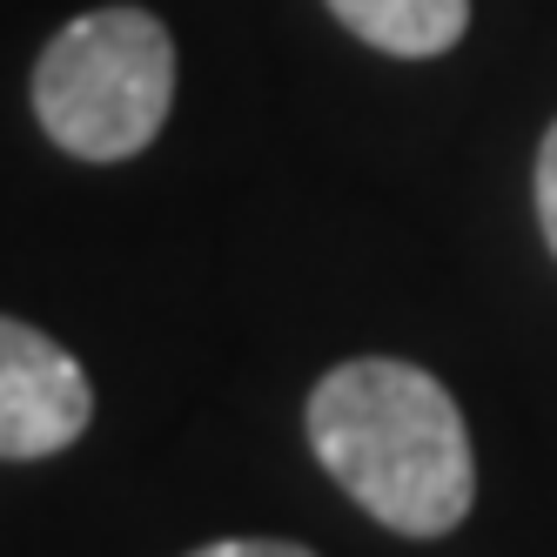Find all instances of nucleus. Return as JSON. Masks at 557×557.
<instances>
[{"label": "nucleus", "instance_id": "5", "mask_svg": "<svg viewBox=\"0 0 557 557\" xmlns=\"http://www.w3.org/2000/svg\"><path fill=\"white\" fill-rule=\"evenodd\" d=\"M537 222H544V243L557 256V122H550V135L537 148Z\"/></svg>", "mask_w": 557, "mask_h": 557}, {"label": "nucleus", "instance_id": "1", "mask_svg": "<svg viewBox=\"0 0 557 557\" xmlns=\"http://www.w3.org/2000/svg\"><path fill=\"white\" fill-rule=\"evenodd\" d=\"M323 470L396 537H444L470 517L476 457L450 389L396 356H356L309 389Z\"/></svg>", "mask_w": 557, "mask_h": 557}, {"label": "nucleus", "instance_id": "6", "mask_svg": "<svg viewBox=\"0 0 557 557\" xmlns=\"http://www.w3.org/2000/svg\"><path fill=\"white\" fill-rule=\"evenodd\" d=\"M188 557H315L302 544H283V537H222V544H202Z\"/></svg>", "mask_w": 557, "mask_h": 557}, {"label": "nucleus", "instance_id": "4", "mask_svg": "<svg viewBox=\"0 0 557 557\" xmlns=\"http://www.w3.org/2000/svg\"><path fill=\"white\" fill-rule=\"evenodd\" d=\"M330 14L396 61H430L463 41L470 0H330Z\"/></svg>", "mask_w": 557, "mask_h": 557}, {"label": "nucleus", "instance_id": "3", "mask_svg": "<svg viewBox=\"0 0 557 557\" xmlns=\"http://www.w3.org/2000/svg\"><path fill=\"white\" fill-rule=\"evenodd\" d=\"M95 417L88 370L34 323L0 315V457H54Z\"/></svg>", "mask_w": 557, "mask_h": 557}, {"label": "nucleus", "instance_id": "2", "mask_svg": "<svg viewBox=\"0 0 557 557\" xmlns=\"http://www.w3.org/2000/svg\"><path fill=\"white\" fill-rule=\"evenodd\" d=\"M175 41L148 8H95L34 61V114L74 162H128L169 122Z\"/></svg>", "mask_w": 557, "mask_h": 557}]
</instances>
